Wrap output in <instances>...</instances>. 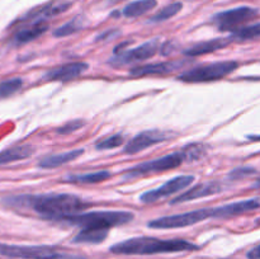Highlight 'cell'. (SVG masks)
Segmentation results:
<instances>
[{
    "mask_svg": "<svg viewBox=\"0 0 260 259\" xmlns=\"http://www.w3.org/2000/svg\"><path fill=\"white\" fill-rule=\"evenodd\" d=\"M3 202L10 207L30 208L46 220L52 221H62L69 216L81 213L91 206V203L69 193L12 196L4 198Z\"/></svg>",
    "mask_w": 260,
    "mask_h": 259,
    "instance_id": "obj_1",
    "label": "cell"
},
{
    "mask_svg": "<svg viewBox=\"0 0 260 259\" xmlns=\"http://www.w3.org/2000/svg\"><path fill=\"white\" fill-rule=\"evenodd\" d=\"M200 246L182 239L151 238V236H139L119 241L109 248V251L121 255H151L161 253H179V251L198 250Z\"/></svg>",
    "mask_w": 260,
    "mask_h": 259,
    "instance_id": "obj_2",
    "label": "cell"
},
{
    "mask_svg": "<svg viewBox=\"0 0 260 259\" xmlns=\"http://www.w3.org/2000/svg\"><path fill=\"white\" fill-rule=\"evenodd\" d=\"M135 215L129 211L123 210H104V211H89L78 215L69 216L61 222H66L73 226L80 228H95V229H111L116 226L126 225L134 220Z\"/></svg>",
    "mask_w": 260,
    "mask_h": 259,
    "instance_id": "obj_3",
    "label": "cell"
},
{
    "mask_svg": "<svg viewBox=\"0 0 260 259\" xmlns=\"http://www.w3.org/2000/svg\"><path fill=\"white\" fill-rule=\"evenodd\" d=\"M0 255L19 259H86L85 255L51 245L0 244Z\"/></svg>",
    "mask_w": 260,
    "mask_h": 259,
    "instance_id": "obj_4",
    "label": "cell"
},
{
    "mask_svg": "<svg viewBox=\"0 0 260 259\" xmlns=\"http://www.w3.org/2000/svg\"><path fill=\"white\" fill-rule=\"evenodd\" d=\"M236 61H218V62L207 63L185 70L178 76L180 81L184 83H208V81L221 80L238 69Z\"/></svg>",
    "mask_w": 260,
    "mask_h": 259,
    "instance_id": "obj_5",
    "label": "cell"
},
{
    "mask_svg": "<svg viewBox=\"0 0 260 259\" xmlns=\"http://www.w3.org/2000/svg\"><path fill=\"white\" fill-rule=\"evenodd\" d=\"M185 156L183 151L173 152V154H168L165 156L157 157V159L149 160V161L141 163L135 167L129 168L127 173L124 174V179H134V178L142 177V175L154 174V173H161L168 172V170L177 169L178 167L184 163Z\"/></svg>",
    "mask_w": 260,
    "mask_h": 259,
    "instance_id": "obj_6",
    "label": "cell"
},
{
    "mask_svg": "<svg viewBox=\"0 0 260 259\" xmlns=\"http://www.w3.org/2000/svg\"><path fill=\"white\" fill-rule=\"evenodd\" d=\"M210 217H212V207L200 208V210L189 211V212L155 218L150 221L147 226L151 229H180L200 223Z\"/></svg>",
    "mask_w": 260,
    "mask_h": 259,
    "instance_id": "obj_7",
    "label": "cell"
},
{
    "mask_svg": "<svg viewBox=\"0 0 260 259\" xmlns=\"http://www.w3.org/2000/svg\"><path fill=\"white\" fill-rule=\"evenodd\" d=\"M259 15V10L251 7H238L234 9L220 12L212 18V22L223 32H234L239 28L244 27L243 24L255 19Z\"/></svg>",
    "mask_w": 260,
    "mask_h": 259,
    "instance_id": "obj_8",
    "label": "cell"
},
{
    "mask_svg": "<svg viewBox=\"0 0 260 259\" xmlns=\"http://www.w3.org/2000/svg\"><path fill=\"white\" fill-rule=\"evenodd\" d=\"M194 180L193 175H178V177L172 178L160 187L154 188V189L146 190L140 196V201L142 203H154L162 198L170 197L172 195H177L182 190L187 189Z\"/></svg>",
    "mask_w": 260,
    "mask_h": 259,
    "instance_id": "obj_9",
    "label": "cell"
},
{
    "mask_svg": "<svg viewBox=\"0 0 260 259\" xmlns=\"http://www.w3.org/2000/svg\"><path fill=\"white\" fill-rule=\"evenodd\" d=\"M159 48V40L157 38L156 40L147 41V42L142 43V45L137 46L132 50L122 51V52L117 53L114 57L109 60V63H112L113 66H123L147 60V58H151L152 56L156 55Z\"/></svg>",
    "mask_w": 260,
    "mask_h": 259,
    "instance_id": "obj_10",
    "label": "cell"
},
{
    "mask_svg": "<svg viewBox=\"0 0 260 259\" xmlns=\"http://www.w3.org/2000/svg\"><path fill=\"white\" fill-rule=\"evenodd\" d=\"M173 135L170 132L160 131V130H146V131L140 132L134 139L129 140L124 146L123 152L128 155L137 154L140 151H144L147 147L167 141Z\"/></svg>",
    "mask_w": 260,
    "mask_h": 259,
    "instance_id": "obj_11",
    "label": "cell"
},
{
    "mask_svg": "<svg viewBox=\"0 0 260 259\" xmlns=\"http://www.w3.org/2000/svg\"><path fill=\"white\" fill-rule=\"evenodd\" d=\"M223 189L222 183L216 182V180H211V182L198 183V184L193 185L188 190H184L182 195L177 196L173 201H170V205H178V203L189 202V201L198 200V198L210 197V196L217 195L221 193Z\"/></svg>",
    "mask_w": 260,
    "mask_h": 259,
    "instance_id": "obj_12",
    "label": "cell"
},
{
    "mask_svg": "<svg viewBox=\"0 0 260 259\" xmlns=\"http://www.w3.org/2000/svg\"><path fill=\"white\" fill-rule=\"evenodd\" d=\"M185 61L173 60L164 61V62L147 63V65L137 66L129 70V75L135 78H142V76H157V75H169L180 70L185 65Z\"/></svg>",
    "mask_w": 260,
    "mask_h": 259,
    "instance_id": "obj_13",
    "label": "cell"
},
{
    "mask_svg": "<svg viewBox=\"0 0 260 259\" xmlns=\"http://www.w3.org/2000/svg\"><path fill=\"white\" fill-rule=\"evenodd\" d=\"M260 208V198H249V200L238 201V202L228 203L220 207L212 208L213 218H228L251 212Z\"/></svg>",
    "mask_w": 260,
    "mask_h": 259,
    "instance_id": "obj_14",
    "label": "cell"
},
{
    "mask_svg": "<svg viewBox=\"0 0 260 259\" xmlns=\"http://www.w3.org/2000/svg\"><path fill=\"white\" fill-rule=\"evenodd\" d=\"M89 69V65L83 61H76V62H69L65 65L57 66V68L50 69L45 74L43 79L50 81H69L78 76L83 75Z\"/></svg>",
    "mask_w": 260,
    "mask_h": 259,
    "instance_id": "obj_15",
    "label": "cell"
},
{
    "mask_svg": "<svg viewBox=\"0 0 260 259\" xmlns=\"http://www.w3.org/2000/svg\"><path fill=\"white\" fill-rule=\"evenodd\" d=\"M70 7L71 2H68V0H52V2L42 5V7H38L36 9L30 10L25 17H23L22 20H35V22H40V20L45 19V18H52L58 14H62Z\"/></svg>",
    "mask_w": 260,
    "mask_h": 259,
    "instance_id": "obj_16",
    "label": "cell"
},
{
    "mask_svg": "<svg viewBox=\"0 0 260 259\" xmlns=\"http://www.w3.org/2000/svg\"><path fill=\"white\" fill-rule=\"evenodd\" d=\"M233 42L231 37H220L213 38V40L203 41V42L196 43V45L190 46L189 48L184 51L185 56H190V57H197V56L207 55V53L216 52L218 50L228 47L230 43Z\"/></svg>",
    "mask_w": 260,
    "mask_h": 259,
    "instance_id": "obj_17",
    "label": "cell"
},
{
    "mask_svg": "<svg viewBox=\"0 0 260 259\" xmlns=\"http://www.w3.org/2000/svg\"><path fill=\"white\" fill-rule=\"evenodd\" d=\"M83 154L84 149H74L65 152H61V154L50 155V156H46L43 159H41L40 163H38V167L42 168V169H53V168L62 167V165L68 164V163L76 160Z\"/></svg>",
    "mask_w": 260,
    "mask_h": 259,
    "instance_id": "obj_18",
    "label": "cell"
},
{
    "mask_svg": "<svg viewBox=\"0 0 260 259\" xmlns=\"http://www.w3.org/2000/svg\"><path fill=\"white\" fill-rule=\"evenodd\" d=\"M47 29L48 24L43 22V20L35 22L32 23V25H29V27L18 30L14 35V37H13V41H14L15 45H24V43L32 42L36 38L41 37L43 33H46Z\"/></svg>",
    "mask_w": 260,
    "mask_h": 259,
    "instance_id": "obj_19",
    "label": "cell"
},
{
    "mask_svg": "<svg viewBox=\"0 0 260 259\" xmlns=\"http://www.w3.org/2000/svg\"><path fill=\"white\" fill-rule=\"evenodd\" d=\"M33 154H35V147L32 145H18V146L9 147L0 152V165L24 160L32 156Z\"/></svg>",
    "mask_w": 260,
    "mask_h": 259,
    "instance_id": "obj_20",
    "label": "cell"
},
{
    "mask_svg": "<svg viewBox=\"0 0 260 259\" xmlns=\"http://www.w3.org/2000/svg\"><path fill=\"white\" fill-rule=\"evenodd\" d=\"M108 229L85 228L81 229L73 238L74 244H101L108 236Z\"/></svg>",
    "mask_w": 260,
    "mask_h": 259,
    "instance_id": "obj_21",
    "label": "cell"
},
{
    "mask_svg": "<svg viewBox=\"0 0 260 259\" xmlns=\"http://www.w3.org/2000/svg\"><path fill=\"white\" fill-rule=\"evenodd\" d=\"M111 178V173L108 170H99V172L85 173V174H74L65 178V182L75 183V184H95L102 183Z\"/></svg>",
    "mask_w": 260,
    "mask_h": 259,
    "instance_id": "obj_22",
    "label": "cell"
},
{
    "mask_svg": "<svg viewBox=\"0 0 260 259\" xmlns=\"http://www.w3.org/2000/svg\"><path fill=\"white\" fill-rule=\"evenodd\" d=\"M157 0H136L124 7L122 14L126 18H137L146 14L147 12L156 8Z\"/></svg>",
    "mask_w": 260,
    "mask_h": 259,
    "instance_id": "obj_23",
    "label": "cell"
},
{
    "mask_svg": "<svg viewBox=\"0 0 260 259\" xmlns=\"http://www.w3.org/2000/svg\"><path fill=\"white\" fill-rule=\"evenodd\" d=\"M84 28V18L83 17H75L74 19H71L70 22L65 23L61 27L56 28L53 30V36L57 38L68 37V36L74 35V33L79 32L80 29Z\"/></svg>",
    "mask_w": 260,
    "mask_h": 259,
    "instance_id": "obj_24",
    "label": "cell"
},
{
    "mask_svg": "<svg viewBox=\"0 0 260 259\" xmlns=\"http://www.w3.org/2000/svg\"><path fill=\"white\" fill-rule=\"evenodd\" d=\"M230 37L233 38V41H251L260 38V23H255V24L250 25H244V27L234 30L233 35H231Z\"/></svg>",
    "mask_w": 260,
    "mask_h": 259,
    "instance_id": "obj_25",
    "label": "cell"
},
{
    "mask_svg": "<svg viewBox=\"0 0 260 259\" xmlns=\"http://www.w3.org/2000/svg\"><path fill=\"white\" fill-rule=\"evenodd\" d=\"M182 9H183L182 3H179V2L172 3V4H169V5H167L165 8H162V9L160 10V12H157L155 15H152L151 19H150V22H152V23L165 22V20L175 17V15H177Z\"/></svg>",
    "mask_w": 260,
    "mask_h": 259,
    "instance_id": "obj_26",
    "label": "cell"
},
{
    "mask_svg": "<svg viewBox=\"0 0 260 259\" xmlns=\"http://www.w3.org/2000/svg\"><path fill=\"white\" fill-rule=\"evenodd\" d=\"M23 85V80L20 78H12L8 80L0 81V99H5L17 93Z\"/></svg>",
    "mask_w": 260,
    "mask_h": 259,
    "instance_id": "obj_27",
    "label": "cell"
},
{
    "mask_svg": "<svg viewBox=\"0 0 260 259\" xmlns=\"http://www.w3.org/2000/svg\"><path fill=\"white\" fill-rule=\"evenodd\" d=\"M124 144V137L123 135L116 134L112 135V136L106 137V139L101 140L95 144L96 150H111L116 149V147H119L121 145Z\"/></svg>",
    "mask_w": 260,
    "mask_h": 259,
    "instance_id": "obj_28",
    "label": "cell"
},
{
    "mask_svg": "<svg viewBox=\"0 0 260 259\" xmlns=\"http://www.w3.org/2000/svg\"><path fill=\"white\" fill-rule=\"evenodd\" d=\"M182 151L183 154H184L185 160L194 161V160L201 159V157L206 154V147L205 145L202 144H192L185 146Z\"/></svg>",
    "mask_w": 260,
    "mask_h": 259,
    "instance_id": "obj_29",
    "label": "cell"
},
{
    "mask_svg": "<svg viewBox=\"0 0 260 259\" xmlns=\"http://www.w3.org/2000/svg\"><path fill=\"white\" fill-rule=\"evenodd\" d=\"M84 126H85V121H83V119H71V121L66 122V123L62 124L61 127H58L57 134L60 135L73 134V132L83 128Z\"/></svg>",
    "mask_w": 260,
    "mask_h": 259,
    "instance_id": "obj_30",
    "label": "cell"
},
{
    "mask_svg": "<svg viewBox=\"0 0 260 259\" xmlns=\"http://www.w3.org/2000/svg\"><path fill=\"white\" fill-rule=\"evenodd\" d=\"M256 170L251 167H241V168H236L234 169L230 174L228 175V178L230 180H240L244 179V178H248L250 175L255 174Z\"/></svg>",
    "mask_w": 260,
    "mask_h": 259,
    "instance_id": "obj_31",
    "label": "cell"
},
{
    "mask_svg": "<svg viewBox=\"0 0 260 259\" xmlns=\"http://www.w3.org/2000/svg\"><path fill=\"white\" fill-rule=\"evenodd\" d=\"M248 259H260V244L248 251Z\"/></svg>",
    "mask_w": 260,
    "mask_h": 259,
    "instance_id": "obj_32",
    "label": "cell"
},
{
    "mask_svg": "<svg viewBox=\"0 0 260 259\" xmlns=\"http://www.w3.org/2000/svg\"><path fill=\"white\" fill-rule=\"evenodd\" d=\"M118 30H107L106 33H103V35H99L98 37H96V41H104V40H108V38L113 37V36L118 35Z\"/></svg>",
    "mask_w": 260,
    "mask_h": 259,
    "instance_id": "obj_33",
    "label": "cell"
},
{
    "mask_svg": "<svg viewBox=\"0 0 260 259\" xmlns=\"http://www.w3.org/2000/svg\"><path fill=\"white\" fill-rule=\"evenodd\" d=\"M254 188H260V177H258V179L254 183Z\"/></svg>",
    "mask_w": 260,
    "mask_h": 259,
    "instance_id": "obj_34",
    "label": "cell"
},
{
    "mask_svg": "<svg viewBox=\"0 0 260 259\" xmlns=\"http://www.w3.org/2000/svg\"><path fill=\"white\" fill-rule=\"evenodd\" d=\"M109 2H111V3H117V2H119V0H109Z\"/></svg>",
    "mask_w": 260,
    "mask_h": 259,
    "instance_id": "obj_35",
    "label": "cell"
}]
</instances>
